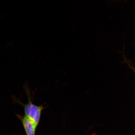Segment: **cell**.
Masks as SVG:
<instances>
[{"label":"cell","mask_w":135,"mask_h":135,"mask_svg":"<svg viewBox=\"0 0 135 135\" xmlns=\"http://www.w3.org/2000/svg\"><path fill=\"white\" fill-rule=\"evenodd\" d=\"M16 115L22 124L27 135H35L37 126L32 121L26 116L16 114Z\"/></svg>","instance_id":"obj_2"},{"label":"cell","mask_w":135,"mask_h":135,"mask_svg":"<svg viewBox=\"0 0 135 135\" xmlns=\"http://www.w3.org/2000/svg\"><path fill=\"white\" fill-rule=\"evenodd\" d=\"M123 62L127 64L128 66L129 67V68L132 69L135 73V67L132 65V64L131 63L130 61L129 60H128L126 57H124V61Z\"/></svg>","instance_id":"obj_3"},{"label":"cell","mask_w":135,"mask_h":135,"mask_svg":"<svg viewBox=\"0 0 135 135\" xmlns=\"http://www.w3.org/2000/svg\"><path fill=\"white\" fill-rule=\"evenodd\" d=\"M24 88L28 97V102L26 104L22 103L19 100L15 99V100L23 106L25 112L24 115L34 123L37 127L39 123L42 110L46 107H43V105L37 106L33 103L29 89L27 85H25Z\"/></svg>","instance_id":"obj_1"}]
</instances>
